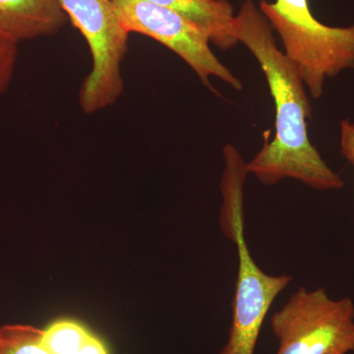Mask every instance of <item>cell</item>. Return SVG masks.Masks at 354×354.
<instances>
[{
	"label": "cell",
	"mask_w": 354,
	"mask_h": 354,
	"mask_svg": "<svg viewBox=\"0 0 354 354\" xmlns=\"http://www.w3.org/2000/svg\"><path fill=\"white\" fill-rule=\"evenodd\" d=\"M271 24L252 0H245L232 23V34L250 50L264 72L276 108L274 138L247 162L248 174L274 185L293 178L313 189L339 190L344 183L323 160L308 134L312 106L297 67L277 46Z\"/></svg>",
	"instance_id": "obj_1"
},
{
	"label": "cell",
	"mask_w": 354,
	"mask_h": 354,
	"mask_svg": "<svg viewBox=\"0 0 354 354\" xmlns=\"http://www.w3.org/2000/svg\"><path fill=\"white\" fill-rule=\"evenodd\" d=\"M223 157L220 225L225 236L236 246L239 268L232 326L227 344L218 354H254L268 312L292 278L288 274H266L253 259L246 241L244 221V184L249 174L247 162L230 144L223 148Z\"/></svg>",
	"instance_id": "obj_2"
},
{
	"label": "cell",
	"mask_w": 354,
	"mask_h": 354,
	"mask_svg": "<svg viewBox=\"0 0 354 354\" xmlns=\"http://www.w3.org/2000/svg\"><path fill=\"white\" fill-rule=\"evenodd\" d=\"M259 10L281 39L309 95L322 97L328 79L354 68V25L332 27L317 20L309 0L260 2Z\"/></svg>",
	"instance_id": "obj_3"
},
{
	"label": "cell",
	"mask_w": 354,
	"mask_h": 354,
	"mask_svg": "<svg viewBox=\"0 0 354 354\" xmlns=\"http://www.w3.org/2000/svg\"><path fill=\"white\" fill-rule=\"evenodd\" d=\"M277 354H348L354 351V304L333 299L324 288L297 292L272 316Z\"/></svg>",
	"instance_id": "obj_4"
},
{
	"label": "cell",
	"mask_w": 354,
	"mask_h": 354,
	"mask_svg": "<svg viewBox=\"0 0 354 354\" xmlns=\"http://www.w3.org/2000/svg\"><path fill=\"white\" fill-rule=\"evenodd\" d=\"M80 30L90 48L93 67L86 77L79 102L92 114L113 104L124 90L121 64L127 57L128 36L113 0H58Z\"/></svg>",
	"instance_id": "obj_5"
},
{
	"label": "cell",
	"mask_w": 354,
	"mask_h": 354,
	"mask_svg": "<svg viewBox=\"0 0 354 354\" xmlns=\"http://www.w3.org/2000/svg\"><path fill=\"white\" fill-rule=\"evenodd\" d=\"M113 2L128 32L145 35L164 44L189 65L206 87L214 91L209 79L216 77L235 90H243L241 81L214 55L208 34L192 21L148 0Z\"/></svg>",
	"instance_id": "obj_6"
},
{
	"label": "cell",
	"mask_w": 354,
	"mask_h": 354,
	"mask_svg": "<svg viewBox=\"0 0 354 354\" xmlns=\"http://www.w3.org/2000/svg\"><path fill=\"white\" fill-rule=\"evenodd\" d=\"M67 18L58 0H0V32L18 43L57 34Z\"/></svg>",
	"instance_id": "obj_7"
},
{
	"label": "cell",
	"mask_w": 354,
	"mask_h": 354,
	"mask_svg": "<svg viewBox=\"0 0 354 354\" xmlns=\"http://www.w3.org/2000/svg\"><path fill=\"white\" fill-rule=\"evenodd\" d=\"M187 18L208 34L209 41L227 50L239 44L232 34L234 9L227 0H148Z\"/></svg>",
	"instance_id": "obj_8"
},
{
	"label": "cell",
	"mask_w": 354,
	"mask_h": 354,
	"mask_svg": "<svg viewBox=\"0 0 354 354\" xmlns=\"http://www.w3.org/2000/svg\"><path fill=\"white\" fill-rule=\"evenodd\" d=\"M41 344L50 354H109L99 337L73 320L50 324L43 330Z\"/></svg>",
	"instance_id": "obj_9"
},
{
	"label": "cell",
	"mask_w": 354,
	"mask_h": 354,
	"mask_svg": "<svg viewBox=\"0 0 354 354\" xmlns=\"http://www.w3.org/2000/svg\"><path fill=\"white\" fill-rule=\"evenodd\" d=\"M43 330L29 325L0 328V354H50L41 344Z\"/></svg>",
	"instance_id": "obj_10"
},
{
	"label": "cell",
	"mask_w": 354,
	"mask_h": 354,
	"mask_svg": "<svg viewBox=\"0 0 354 354\" xmlns=\"http://www.w3.org/2000/svg\"><path fill=\"white\" fill-rule=\"evenodd\" d=\"M18 41L0 32V95L9 88L18 59Z\"/></svg>",
	"instance_id": "obj_11"
},
{
	"label": "cell",
	"mask_w": 354,
	"mask_h": 354,
	"mask_svg": "<svg viewBox=\"0 0 354 354\" xmlns=\"http://www.w3.org/2000/svg\"><path fill=\"white\" fill-rule=\"evenodd\" d=\"M339 145L341 153L349 164L354 165V122L349 120H342L339 124Z\"/></svg>",
	"instance_id": "obj_12"
}]
</instances>
